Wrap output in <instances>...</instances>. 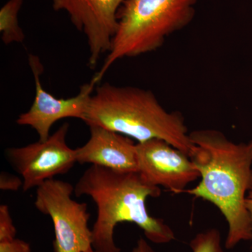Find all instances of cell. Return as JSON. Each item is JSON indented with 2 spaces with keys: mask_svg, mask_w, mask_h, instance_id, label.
Listing matches in <instances>:
<instances>
[{
  "mask_svg": "<svg viewBox=\"0 0 252 252\" xmlns=\"http://www.w3.org/2000/svg\"><path fill=\"white\" fill-rule=\"evenodd\" d=\"M77 197H90L97 207L92 228L93 248L98 252H121L114 240L119 223H135L146 238L155 244H166L175 239V233L161 219L147 211L146 201L161 193L158 187L147 183L137 172H118L91 165L74 186Z\"/></svg>",
  "mask_w": 252,
  "mask_h": 252,
  "instance_id": "cell-2",
  "label": "cell"
},
{
  "mask_svg": "<svg viewBox=\"0 0 252 252\" xmlns=\"http://www.w3.org/2000/svg\"><path fill=\"white\" fill-rule=\"evenodd\" d=\"M131 252H158L154 250L145 239L140 238Z\"/></svg>",
  "mask_w": 252,
  "mask_h": 252,
  "instance_id": "cell-15",
  "label": "cell"
},
{
  "mask_svg": "<svg viewBox=\"0 0 252 252\" xmlns=\"http://www.w3.org/2000/svg\"><path fill=\"white\" fill-rule=\"evenodd\" d=\"M84 122L134 139H160L189 155L193 148L185 118L167 112L149 90L104 83L95 89Z\"/></svg>",
  "mask_w": 252,
  "mask_h": 252,
  "instance_id": "cell-3",
  "label": "cell"
},
{
  "mask_svg": "<svg viewBox=\"0 0 252 252\" xmlns=\"http://www.w3.org/2000/svg\"><path fill=\"white\" fill-rule=\"evenodd\" d=\"M193 148L189 157L200 182L183 193L213 204L228 223L225 248L252 241L246 197L252 180V140L235 143L220 131L202 129L189 133Z\"/></svg>",
  "mask_w": 252,
  "mask_h": 252,
  "instance_id": "cell-1",
  "label": "cell"
},
{
  "mask_svg": "<svg viewBox=\"0 0 252 252\" xmlns=\"http://www.w3.org/2000/svg\"><path fill=\"white\" fill-rule=\"evenodd\" d=\"M16 239V228L13 221L9 207L0 206V243H6Z\"/></svg>",
  "mask_w": 252,
  "mask_h": 252,
  "instance_id": "cell-13",
  "label": "cell"
},
{
  "mask_svg": "<svg viewBox=\"0 0 252 252\" xmlns=\"http://www.w3.org/2000/svg\"><path fill=\"white\" fill-rule=\"evenodd\" d=\"M246 204L247 210L250 215V220H251L252 228V180L251 185H250V189H249L248 194L246 197Z\"/></svg>",
  "mask_w": 252,
  "mask_h": 252,
  "instance_id": "cell-16",
  "label": "cell"
},
{
  "mask_svg": "<svg viewBox=\"0 0 252 252\" xmlns=\"http://www.w3.org/2000/svg\"><path fill=\"white\" fill-rule=\"evenodd\" d=\"M69 127L66 123L45 141L6 149L8 161L22 177L23 191L65 175L77 163L76 149L68 147L66 141Z\"/></svg>",
  "mask_w": 252,
  "mask_h": 252,
  "instance_id": "cell-6",
  "label": "cell"
},
{
  "mask_svg": "<svg viewBox=\"0 0 252 252\" xmlns=\"http://www.w3.org/2000/svg\"><path fill=\"white\" fill-rule=\"evenodd\" d=\"M189 245L192 252H223L220 232L217 228L200 232Z\"/></svg>",
  "mask_w": 252,
  "mask_h": 252,
  "instance_id": "cell-12",
  "label": "cell"
},
{
  "mask_svg": "<svg viewBox=\"0 0 252 252\" xmlns=\"http://www.w3.org/2000/svg\"><path fill=\"white\" fill-rule=\"evenodd\" d=\"M125 0H53L55 11H64L86 36L91 68L109 52L118 27V12Z\"/></svg>",
  "mask_w": 252,
  "mask_h": 252,
  "instance_id": "cell-8",
  "label": "cell"
},
{
  "mask_svg": "<svg viewBox=\"0 0 252 252\" xmlns=\"http://www.w3.org/2000/svg\"><path fill=\"white\" fill-rule=\"evenodd\" d=\"M23 179L17 176L2 172L0 175V189L3 191H17L23 188Z\"/></svg>",
  "mask_w": 252,
  "mask_h": 252,
  "instance_id": "cell-14",
  "label": "cell"
},
{
  "mask_svg": "<svg viewBox=\"0 0 252 252\" xmlns=\"http://www.w3.org/2000/svg\"><path fill=\"white\" fill-rule=\"evenodd\" d=\"M91 136L76 149L78 163L118 172H137V146L131 138L99 126H89Z\"/></svg>",
  "mask_w": 252,
  "mask_h": 252,
  "instance_id": "cell-10",
  "label": "cell"
},
{
  "mask_svg": "<svg viewBox=\"0 0 252 252\" xmlns=\"http://www.w3.org/2000/svg\"><path fill=\"white\" fill-rule=\"evenodd\" d=\"M197 0H125L118 12L119 27L104 64L93 80L99 84L114 63L161 47L172 33L195 16Z\"/></svg>",
  "mask_w": 252,
  "mask_h": 252,
  "instance_id": "cell-4",
  "label": "cell"
},
{
  "mask_svg": "<svg viewBox=\"0 0 252 252\" xmlns=\"http://www.w3.org/2000/svg\"><path fill=\"white\" fill-rule=\"evenodd\" d=\"M136 146L137 172L149 185L180 193L200 178L190 157L165 141L152 139Z\"/></svg>",
  "mask_w": 252,
  "mask_h": 252,
  "instance_id": "cell-7",
  "label": "cell"
},
{
  "mask_svg": "<svg viewBox=\"0 0 252 252\" xmlns=\"http://www.w3.org/2000/svg\"><path fill=\"white\" fill-rule=\"evenodd\" d=\"M23 0H9L0 9V32L4 44L23 43L25 34L18 25V15Z\"/></svg>",
  "mask_w": 252,
  "mask_h": 252,
  "instance_id": "cell-11",
  "label": "cell"
},
{
  "mask_svg": "<svg viewBox=\"0 0 252 252\" xmlns=\"http://www.w3.org/2000/svg\"><path fill=\"white\" fill-rule=\"evenodd\" d=\"M29 63L35 83V97L31 108L18 117L16 124L32 127L39 135V140L45 141L51 135V127L58 121L66 118H75L84 121L97 84L92 79L89 84L81 86L79 94L74 97L56 98L46 92L41 85L39 78L43 66L39 58L34 55H30Z\"/></svg>",
  "mask_w": 252,
  "mask_h": 252,
  "instance_id": "cell-9",
  "label": "cell"
},
{
  "mask_svg": "<svg viewBox=\"0 0 252 252\" xmlns=\"http://www.w3.org/2000/svg\"><path fill=\"white\" fill-rule=\"evenodd\" d=\"M74 187L64 181H46L36 190L34 206L51 217L54 224V252H88L93 248L88 205L72 198Z\"/></svg>",
  "mask_w": 252,
  "mask_h": 252,
  "instance_id": "cell-5",
  "label": "cell"
},
{
  "mask_svg": "<svg viewBox=\"0 0 252 252\" xmlns=\"http://www.w3.org/2000/svg\"><path fill=\"white\" fill-rule=\"evenodd\" d=\"M88 252H98L95 251V250H91V251H89Z\"/></svg>",
  "mask_w": 252,
  "mask_h": 252,
  "instance_id": "cell-17",
  "label": "cell"
}]
</instances>
